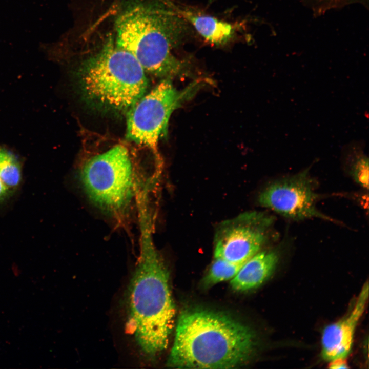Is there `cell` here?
Wrapping results in <instances>:
<instances>
[{
	"instance_id": "8fae6325",
	"label": "cell",
	"mask_w": 369,
	"mask_h": 369,
	"mask_svg": "<svg viewBox=\"0 0 369 369\" xmlns=\"http://www.w3.org/2000/svg\"><path fill=\"white\" fill-rule=\"evenodd\" d=\"M169 2L178 15L192 25L202 37L214 45H224L234 37L235 28L232 24L184 8L172 0H169Z\"/></svg>"
},
{
	"instance_id": "8992f818",
	"label": "cell",
	"mask_w": 369,
	"mask_h": 369,
	"mask_svg": "<svg viewBox=\"0 0 369 369\" xmlns=\"http://www.w3.org/2000/svg\"><path fill=\"white\" fill-rule=\"evenodd\" d=\"M80 179L85 191L99 207L109 211L121 209L131 199L133 168L127 148L117 145L89 160Z\"/></svg>"
},
{
	"instance_id": "6da1fadb",
	"label": "cell",
	"mask_w": 369,
	"mask_h": 369,
	"mask_svg": "<svg viewBox=\"0 0 369 369\" xmlns=\"http://www.w3.org/2000/svg\"><path fill=\"white\" fill-rule=\"evenodd\" d=\"M257 347L249 327L224 313L195 308L180 315L166 365L181 368H234L245 365Z\"/></svg>"
},
{
	"instance_id": "4fadbf2b",
	"label": "cell",
	"mask_w": 369,
	"mask_h": 369,
	"mask_svg": "<svg viewBox=\"0 0 369 369\" xmlns=\"http://www.w3.org/2000/svg\"><path fill=\"white\" fill-rule=\"evenodd\" d=\"M18 161L10 152L0 149V179L9 190L16 188L21 181Z\"/></svg>"
},
{
	"instance_id": "5bb4252c",
	"label": "cell",
	"mask_w": 369,
	"mask_h": 369,
	"mask_svg": "<svg viewBox=\"0 0 369 369\" xmlns=\"http://www.w3.org/2000/svg\"><path fill=\"white\" fill-rule=\"evenodd\" d=\"M353 156V155H352ZM354 180L363 188L368 189V158L362 152H356L349 164Z\"/></svg>"
},
{
	"instance_id": "9c48e42d",
	"label": "cell",
	"mask_w": 369,
	"mask_h": 369,
	"mask_svg": "<svg viewBox=\"0 0 369 369\" xmlns=\"http://www.w3.org/2000/svg\"><path fill=\"white\" fill-rule=\"evenodd\" d=\"M368 298L367 281L362 286L355 304L349 312L324 329L321 337V355L328 361L346 358L353 343L357 324L363 314Z\"/></svg>"
},
{
	"instance_id": "5b68a950",
	"label": "cell",
	"mask_w": 369,
	"mask_h": 369,
	"mask_svg": "<svg viewBox=\"0 0 369 369\" xmlns=\"http://www.w3.org/2000/svg\"><path fill=\"white\" fill-rule=\"evenodd\" d=\"M203 83L197 79L178 90L170 78L162 80L128 110L126 138L157 154L159 139L167 135L171 114L192 98Z\"/></svg>"
},
{
	"instance_id": "30bf717a",
	"label": "cell",
	"mask_w": 369,
	"mask_h": 369,
	"mask_svg": "<svg viewBox=\"0 0 369 369\" xmlns=\"http://www.w3.org/2000/svg\"><path fill=\"white\" fill-rule=\"evenodd\" d=\"M278 259L275 250L259 251L242 264L230 280L231 288L235 291L244 292L259 286L272 274Z\"/></svg>"
},
{
	"instance_id": "7c38bea8",
	"label": "cell",
	"mask_w": 369,
	"mask_h": 369,
	"mask_svg": "<svg viewBox=\"0 0 369 369\" xmlns=\"http://www.w3.org/2000/svg\"><path fill=\"white\" fill-rule=\"evenodd\" d=\"M243 264H235L222 258L214 257L206 275L203 279L205 287H210L227 280H231Z\"/></svg>"
},
{
	"instance_id": "277c9868",
	"label": "cell",
	"mask_w": 369,
	"mask_h": 369,
	"mask_svg": "<svg viewBox=\"0 0 369 369\" xmlns=\"http://www.w3.org/2000/svg\"><path fill=\"white\" fill-rule=\"evenodd\" d=\"M145 71L129 52L109 36L101 49L86 59L79 71L84 96L101 109L126 112L146 93Z\"/></svg>"
},
{
	"instance_id": "2e32d148",
	"label": "cell",
	"mask_w": 369,
	"mask_h": 369,
	"mask_svg": "<svg viewBox=\"0 0 369 369\" xmlns=\"http://www.w3.org/2000/svg\"><path fill=\"white\" fill-rule=\"evenodd\" d=\"M9 191L10 190L3 183L0 179V201L3 200L8 195Z\"/></svg>"
},
{
	"instance_id": "52a82bcc",
	"label": "cell",
	"mask_w": 369,
	"mask_h": 369,
	"mask_svg": "<svg viewBox=\"0 0 369 369\" xmlns=\"http://www.w3.org/2000/svg\"><path fill=\"white\" fill-rule=\"evenodd\" d=\"M273 222L272 216L255 211L224 222L215 235L214 257L243 264L265 244Z\"/></svg>"
},
{
	"instance_id": "7a4b0ae2",
	"label": "cell",
	"mask_w": 369,
	"mask_h": 369,
	"mask_svg": "<svg viewBox=\"0 0 369 369\" xmlns=\"http://www.w3.org/2000/svg\"><path fill=\"white\" fill-rule=\"evenodd\" d=\"M115 44L131 53L144 70L171 78L188 74L172 50L187 32V22L169 0H128L115 20Z\"/></svg>"
},
{
	"instance_id": "9a60e30c",
	"label": "cell",
	"mask_w": 369,
	"mask_h": 369,
	"mask_svg": "<svg viewBox=\"0 0 369 369\" xmlns=\"http://www.w3.org/2000/svg\"><path fill=\"white\" fill-rule=\"evenodd\" d=\"M329 362L328 367L330 368H348L349 367L346 358H337Z\"/></svg>"
},
{
	"instance_id": "3957f363",
	"label": "cell",
	"mask_w": 369,
	"mask_h": 369,
	"mask_svg": "<svg viewBox=\"0 0 369 369\" xmlns=\"http://www.w3.org/2000/svg\"><path fill=\"white\" fill-rule=\"evenodd\" d=\"M148 237L129 286L128 325L140 351L152 358L167 348L175 309L168 270Z\"/></svg>"
},
{
	"instance_id": "ba28073f",
	"label": "cell",
	"mask_w": 369,
	"mask_h": 369,
	"mask_svg": "<svg viewBox=\"0 0 369 369\" xmlns=\"http://www.w3.org/2000/svg\"><path fill=\"white\" fill-rule=\"evenodd\" d=\"M318 198L306 170L271 183L260 193L258 202L262 207L294 220L318 218L333 221L317 208Z\"/></svg>"
}]
</instances>
